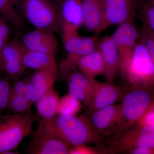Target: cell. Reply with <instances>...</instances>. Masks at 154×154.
Segmentation results:
<instances>
[{
    "label": "cell",
    "instance_id": "obj_14",
    "mask_svg": "<svg viewBox=\"0 0 154 154\" xmlns=\"http://www.w3.org/2000/svg\"><path fill=\"white\" fill-rule=\"evenodd\" d=\"M123 91L120 87L108 83L95 81L92 99L89 109L91 113L96 110L115 104L123 96Z\"/></svg>",
    "mask_w": 154,
    "mask_h": 154
},
{
    "label": "cell",
    "instance_id": "obj_3",
    "mask_svg": "<svg viewBox=\"0 0 154 154\" xmlns=\"http://www.w3.org/2000/svg\"><path fill=\"white\" fill-rule=\"evenodd\" d=\"M51 121L72 146L99 144L103 141L102 135L85 116L57 115Z\"/></svg>",
    "mask_w": 154,
    "mask_h": 154
},
{
    "label": "cell",
    "instance_id": "obj_35",
    "mask_svg": "<svg viewBox=\"0 0 154 154\" xmlns=\"http://www.w3.org/2000/svg\"><path fill=\"white\" fill-rule=\"evenodd\" d=\"M23 95L25 96V98L29 102H31V104H32L31 101L33 96V89L29 79H28Z\"/></svg>",
    "mask_w": 154,
    "mask_h": 154
},
{
    "label": "cell",
    "instance_id": "obj_29",
    "mask_svg": "<svg viewBox=\"0 0 154 154\" xmlns=\"http://www.w3.org/2000/svg\"><path fill=\"white\" fill-rule=\"evenodd\" d=\"M138 42L143 45L154 61V32L142 28L138 32Z\"/></svg>",
    "mask_w": 154,
    "mask_h": 154
},
{
    "label": "cell",
    "instance_id": "obj_32",
    "mask_svg": "<svg viewBox=\"0 0 154 154\" xmlns=\"http://www.w3.org/2000/svg\"><path fill=\"white\" fill-rule=\"evenodd\" d=\"M28 79H25L21 80H18L15 82L14 85L11 88L10 95H24L25 87Z\"/></svg>",
    "mask_w": 154,
    "mask_h": 154
},
{
    "label": "cell",
    "instance_id": "obj_34",
    "mask_svg": "<svg viewBox=\"0 0 154 154\" xmlns=\"http://www.w3.org/2000/svg\"><path fill=\"white\" fill-rule=\"evenodd\" d=\"M130 154H153L154 148L146 146H140L127 152Z\"/></svg>",
    "mask_w": 154,
    "mask_h": 154
},
{
    "label": "cell",
    "instance_id": "obj_20",
    "mask_svg": "<svg viewBox=\"0 0 154 154\" xmlns=\"http://www.w3.org/2000/svg\"><path fill=\"white\" fill-rule=\"evenodd\" d=\"M77 69L84 74L93 79L103 74L104 61L98 48L80 57L77 62Z\"/></svg>",
    "mask_w": 154,
    "mask_h": 154
},
{
    "label": "cell",
    "instance_id": "obj_8",
    "mask_svg": "<svg viewBox=\"0 0 154 154\" xmlns=\"http://www.w3.org/2000/svg\"><path fill=\"white\" fill-rule=\"evenodd\" d=\"M103 17L102 30L135 19L137 0H99Z\"/></svg>",
    "mask_w": 154,
    "mask_h": 154
},
{
    "label": "cell",
    "instance_id": "obj_22",
    "mask_svg": "<svg viewBox=\"0 0 154 154\" xmlns=\"http://www.w3.org/2000/svg\"><path fill=\"white\" fill-rule=\"evenodd\" d=\"M19 0H0V14L14 29L20 30L25 20L19 10Z\"/></svg>",
    "mask_w": 154,
    "mask_h": 154
},
{
    "label": "cell",
    "instance_id": "obj_15",
    "mask_svg": "<svg viewBox=\"0 0 154 154\" xmlns=\"http://www.w3.org/2000/svg\"><path fill=\"white\" fill-rule=\"evenodd\" d=\"M134 20L131 19L118 25V28L111 35L120 55L131 51L137 44L139 31Z\"/></svg>",
    "mask_w": 154,
    "mask_h": 154
},
{
    "label": "cell",
    "instance_id": "obj_30",
    "mask_svg": "<svg viewBox=\"0 0 154 154\" xmlns=\"http://www.w3.org/2000/svg\"><path fill=\"white\" fill-rule=\"evenodd\" d=\"M134 126H154V103L149 105Z\"/></svg>",
    "mask_w": 154,
    "mask_h": 154
},
{
    "label": "cell",
    "instance_id": "obj_28",
    "mask_svg": "<svg viewBox=\"0 0 154 154\" xmlns=\"http://www.w3.org/2000/svg\"><path fill=\"white\" fill-rule=\"evenodd\" d=\"M67 82L69 94L80 102H83L86 105L88 106L90 105L92 99V94L75 83L69 81Z\"/></svg>",
    "mask_w": 154,
    "mask_h": 154
},
{
    "label": "cell",
    "instance_id": "obj_11",
    "mask_svg": "<svg viewBox=\"0 0 154 154\" xmlns=\"http://www.w3.org/2000/svg\"><path fill=\"white\" fill-rule=\"evenodd\" d=\"M62 34L79 33L83 25L81 0H56Z\"/></svg>",
    "mask_w": 154,
    "mask_h": 154
},
{
    "label": "cell",
    "instance_id": "obj_17",
    "mask_svg": "<svg viewBox=\"0 0 154 154\" xmlns=\"http://www.w3.org/2000/svg\"><path fill=\"white\" fill-rule=\"evenodd\" d=\"M83 25L86 29L98 35L103 31V17L99 0H81Z\"/></svg>",
    "mask_w": 154,
    "mask_h": 154
},
{
    "label": "cell",
    "instance_id": "obj_5",
    "mask_svg": "<svg viewBox=\"0 0 154 154\" xmlns=\"http://www.w3.org/2000/svg\"><path fill=\"white\" fill-rule=\"evenodd\" d=\"M38 128L33 133L27 152L30 154H69L72 146L51 121L40 119Z\"/></svg>",
    "mask_w": 154,
    "mask_h": 154
},
{
    "label": "cell",
    "instance_id": "obj_7",
    "mask_svg": "<svg viewBox=\"0 0 154 154\" xmlns=\"http://www.w3.org/2000/svg\"><path fill=\"white\" fill-rule=\"evenodd\" d=\"M140 146L154 148V126H133L110 143L104 153L127 152Z\"/></svg>",
    "mask_w": 154,
    "mask_h": 154
},
{
    "label": "cell",
    "instance_id": "obj_4",
    "mask_svg": "<svg viewBox=\"0 0 154 154\" xmlns=\"http://www.w3.org/2000/svg\"><path fill=\"white\" fill-rule=\"evenodd\" d=\"M19 10L35 29L55 33L61 27L56 0H19Z\"/></svg>",
    "mask_w": 154,
    "mask_h": 154
},
{
    "label": "cell",
    "instance_id": "obj_19",
    "mask_svg": "<svg viewBox=\"0 0 154 154\" xmlns=\"http://www.w3.org/2000/svg\"><path fill=\"white\" fill-rule=\"evenodd\" d=\"M21 56L22 63L26 69L38 70L57 66L55 55L28 49L22 42Z\"/></svg>",
    "mask_w": 154,
    "mask_h": 154
},
{
    "label": "cell",
    "instance_id": "obj_16",
    "mask_svg": "<svg viewBox=\"0 0 154 154\" xmlns=\"http://www.w3.org/2000/svg\"><path fill=\"white\" fill-rule=\"evenodd\" d=\"M57 66L38 70L30 77V82L33 89L32 104L53 88L58 76Z\"/></svg>",
    "mask_w": 154,
    "mask_h": 154
},
{
    "label": "cell",
    "instance_id": "obj_24",
    "mask_svg": "<svg viewBox=\"0 0 154 154\" xmlns=\"http://www.w3.org/2000/svg\"><path fill=\"white\" fill-rule=\"evenodd\" d=\"M32 105L24 95H11L7 110L14 114L33 116L31 110Z\"/></svg>",
    "mask_w": 154,
    "mask_h": 154
},
{
    "label": "cell",
    "instance_id": "obj_25",
    "mask_svg": "<svg viewBox=\"0 0 154 154\" xmlns=\"http://www.w3.org/2000/svg\"><path fill=\"white\" fill-rule=\"evenodd\" d=\"M82 108L81 102L68 94L60 99L57 113L59 115H76Z\"/></svg>",
    "mask_w": 154,
    "mask_h": 154
},
{
    "label": "cell",
    "instance_id": "obj_18",
    "mask_svg": "<svg viewBox=\"0 0 154 154\" xmlns=\"http://www.w3.org/2000/svg\"><path fill=\"white\" fill-rule=\"evenodd\" d=\"M120 112V105L113 104L92 113L90 120L95 129L101 134L112 128L117 122Z\"/></svg>",
    "mask_w": 154,
    "mask_h": 154
},
{
    "label": "cell",
    "instance_id": "obj_6",
    "mask_svg": "<svg viewBox=\"0 0 154 154\" xmlns=\"http://www.w3.org/2000/svg\"><path fill=\"white\" fill-rule=\"evenodd\" d=\"M33 116L0 113V154L14 151L32 133Z\"/></svg>",
    "mask_w": 154,
    "mask_h": 154
},
{
    "label": "cell",
    "instance_id": "obj_23",
    "mask_svg": "<svg viewBox=\"0 0 154 154\" xmlns=\"http://www.w3.org/2000/svg\"><path fill=\"white\" fill-rule=\"evenodd\" d=\"M137 11L142 28L154 32V0H137Z\"/></svg>",
    "mask_w": 154,
    "mask_h": 154
},
{
    "label": "cell",
    "instance_id": "obj_31",
    "mask_svg": "<svg viewBox=\"0 0 154 154\" xmlns=\"http://www.w3.org/2000/svg\"><path fill=\"white\" fill-rule=\"evenodd\" d=\"M11 28L8 22L0 16V54L9 42L11 35Z\"/></svg>",
    "mask_w": 154,
    "mask_h": 154
},
{
    "label": "cell",
    "instance_id": "obj_26",
    "mask_svg": "<svg viewBox=\"0 0 154 154\" xmlns=\"http://www.w3.org/2000/svg\"><path fill=\"white\" fill-rule=\"evenodd\" d=\"M65 79L67 81L75 83L77 85L84 88L92 95L93 94L96 81L95 79L90 78L81 72L79 70L75 69L67 75Z\"/></svg>",
    "mask_w": 154,
    "mask_h": 154
},
{
    "label": "cell",
    "instance_id": "obj_13",
    "mask_svg": "<svg viewBox=\"0 0 154 154\" xmlns=\"http://www.w3.org/2000/svg\"><path fill=\"white\" fill-rule=\"evenodd\" d=\"M98 48L104 61L103 74L105 79L107 83L114 84L119 68L120 55L118 48L111 35L104 36L98 41Z\"/></svg>",
    "mask_w": 154,
    "mask_h": 154
},
{
    "label": "cell",
    "instance_id": "obj_1",
    "mask_svg": "<svg viewBox=\"0 0 154 154\" xmlns=\"http://www.w3.org/2000/svg\"><path fill=\"white\" fill-rule=\"evenodd\" d=\"M119 71L132 88L153 87L154 61L138 42L132 50L120 55Z\"/></svg>",
    "mask_w": 154,
    "mask_h": 154
},
{
    "label": "cell",
    "instance_id": "obj_21",
    "mask_svg": "<svg viewBox=\"0 0 154 154\" xmlns=\"http://www.w3.org/2000/svg\"><path fill=\"white\" fill-rule=\"evenodd\" d=\"M60 99L57 92L52 88L35 102L40 119L51 121L55 118L57 115V110Z\"/></svg>",
    "mask_w": 154,
    "mask_h": 154
},
{
    "label": "cell",
    "instance_id": "obj_2",
    "mask_svg": "<svg viewBox=\"0 0 154 154\" xmlns=\"http://www.w3.org/2000/svg\"><path fill=\"white\" fill-rule=\"evenodd\" d=\"M151 89L132 88L123 97L117 122L109 131L113 138L136 124L144 112L154 102Z\"/></svg>",
    "mask_w": 154,
    "mask_h": 154
},
{
    "label": "cell",
    "instance_id": "obj_27",
    "mask_svg": "<svg viewBox=\"0 0 154 154\" xmlns=\"http://www.w3.org/2000/svg\"><path fill=\"white\" fill-rule=\"evenodd\" d=\"M11 79L0 74V113H4L8 109L10 90Z\"/></svg>",
    "mask_w": 154,
    "mask_h": 154
},
{
    "label": "cell",
    "instance_id": "obj_12",
    "mask_svg": "<svg viewBox=\"0 0 154 154\" xmlns=\"http://www.w3.org/2000/svg\"><path fill=\"white\" fill-rule=\"evenodd\" d=\"M54 33L35 29L25 34L21 42L28 49L55 55L59 44Z\"/></svg>",
    "mask_w": 154,
    "mask_h": 154
},
{
    "label": "cell",
    "instance_id": "obj_9",
    "mask_svg": "<svg viewBox=\"0 0 154 154\" xmlns=\"http://www.w3.org/2000/svg\"><path fill=\"white\" fill-rule=\"evenodd\" d=\"M62 39L67 55L61 65L69 71L76 69L79 59L97 48L99 41L96 36H80L79 33L62 35Z\"/></svg>",
    "mask_w": 154,
    "mask_h": 154
},
{
    "label": "cell",
    "instance_id": "obj_33",
    "mask_svg": "<svg viewBox=\"0 0 154 154\" xmlns=\"http://www.w3.org/2000/svg\"><path fill=\"white\" fill-rule=\"evenodd\" d=\"M98 153L94 149L86 146V145L73 146L72 147L70 154H94Z\"/></svg>",
    "mask_w": 154,
    "mask_h": 154
},
{
    "label": "cell",
    "instance_id": "obj_10",
    "mask_svg": "<svg viewBox=\"0 0 154 154\" xmlns=\"http://www.w3.org/2000/svg\"><path fill=\"white\" fill-rule=\"evenodd\" d=\"M26 69L22 62L21 42L9 41L0 54V74L17 81Z\"/></svg>",
    "mask_w": 154,
    "mask_h": 154
}]
</instances>
